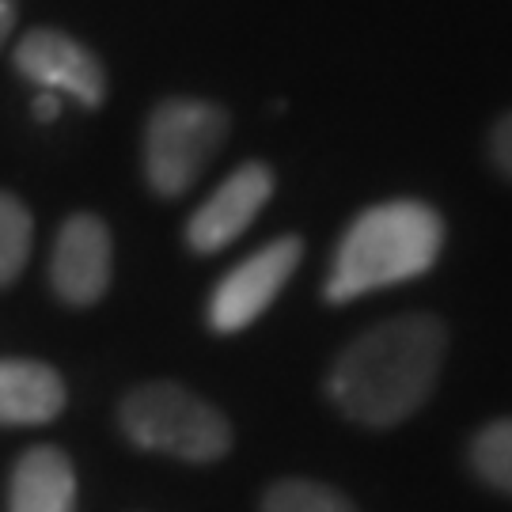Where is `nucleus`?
Here are the masks:
<instances>
[{"instance_id":"11","label":"nucleus","mask_w":512,"mask_h":512,"mask_svg":"<svg viewBox=\"0 0 512 512\" xmlns=\"http://www.w3.org/2000/svg\"><path fill=\"white\" fill-rule=\"evenodd\" d=\"M31 239H35V224H31L27 205L19 202L16 194L0 190V289L12 285L19 270L27 266Z\"/></svg>"},{"instance_id":"13","label":"nucleus","mask_w":512,"mask_h":512,"mask_svg":"<svg viewBox=\"0 0 512 512\" xmlns=\"http://www.w3.org/2000/svg\"><path fill=\"white\" fill-rule=\"evenodd\" d=\"M262 512H357L346 494L330 490L323 482L308 478H285L274 482L262 497Z\"/></svg>"},{"instance_id":"10","label":"nucleus","mask_w":512,"mask_h":512,"mask_svg":"<svg viewBox=\"0 0 512 512\" xmlns=\"http://www.w3.org/2000/svg\"><path fill=\"white\" fill-rule=\"evenodd\" d=\"M65 410V384L42 361H0V425H46Z\"/></svg>"},{"instance_id":"12","label":"nucleus","mask_w":512,"mask_h":512,"mask_svg":"<svg viewBox=\"0 0 512 512\" xmlns=\"http://www.w3.org/2000/svg\"><path fill=\"white\" fill-rule=\"evenodd\" d=\"M471 467L475 475L501 494H512V418L490 421L471 440Z\"/></svg>"},{"instance_id":"14","label":"nucleus","mask_w":512,"mask_h":512,"mask_svg":"<svg viewBox=\"0 0 512 512\" xmlns=\"http://www.w3.org/2000/svg\"><path fill=\"white\" fill-rule=\"evenodd\" d=\"M490 152H494V164L512 179V110L501 118L490 133Z\"/></svg>"},{"instance_id":"15","label":"nucleus","mask_w":512,"mask_h":512,"mask_svg":"<svg viewBox=\"0 0 512 512\" xmlns=\"http://www.w3.org/2000/svg\"><path fill=\"white\" fill-rule=\"evenodd\" d=\"M57 114H61V99H57V92H42L35 99V118L38 122H54Z\"/></svg>"},{"instance_id":"6","label":"nucleus","mask_w":512,"mask_h":512,"mask_svg":"<svg viewBox=\"0 0 512 512\" xmlns=\"http://www.w3.org/2000/svg\"><path fill=\"white\" fill-rule=\"evenodd\" d=\"M16 69L27 80H35L42 92L73 95L84 107H99L107 95V73L99 57L65 31H27L16 46Z\"/></svg>"},{"instance_id":"4","label":"nucleus","mask_w":512,"mask_h":512,"mask_svg":"<svg viewBox=\"0 0 512 512\" xmlns=\"http://www.w3.org/2000/svg\"><path fill=\"white\" fill-rule=\"evenodd\" d=\"M228 137V114L205 99H164L145 126V179L160 198H179L202 179Z\"/></svg>"},{"instance_id":"8","label":"nucleus","mask_w":512,"mask_h":512,"mask_svg":"<svg viewBox=\"0 0 512 512\" xmlns=\"http://www.w3.org/2000/svg\"><path fill=\"white\" fill-rule=\"evenodd\" d=\"M110 266H114V251H110L107 224L92 213H76L65 220L50 258L54 293L73 308H88L107 293Z\"/></svg>"},{"instance_id":"1","label":"nucleus","mask_w":512,"mask_h":512,"mask_svg":"<svg viewBox=\"0 0 512 512\" xmlns=\"http://www.w3.org/2000/svg\"><path fill=\"white\" fill-rule=\"evenodd\" d=\"M444 349L448 330L437 315H395L342 349L327 376L330 399L346 418L368 429L399 425L429 399Z\"/></svg>"},{"instance_id":"9","label":"nucleus","mask_w":512,"mask_h":512,"mask_svg":"<svg viewBox=\"0 0 512 512\" xmlns=\"http://www.w3.org/2000/svg\"><path fill=\"white\" fill-rule=\"evenodd\" d=\"M8 512H76V471L61 448H31L12 471Z\"/></svg>"},{"instance_id":"7","label":"nucleus","mask_w":512,"mask_h":512,"mask_svg":"<svg viewBox=\"0 0 512 512\" xmlns=\"http://www.w3.org/2000/svg\"><path fill=\"white\" fill-rule=\"evenodd\" d=\"M274 194V171L266 164H251L236 167L224 183L205 198L194 217L186 224V243L198 251V255H217L228 243H236L251 220L262 213V205L270 202Z\"/></svg>"},{"instance_id":"16","label":"nucleus","mask_w":512,"mask_h":512,"mask_svg":"<svg viewBox=\"0 0 512 512\" xmlns=\"http://www.w3.org/2000/svg\"><path fill=\"white\" fill-rule=\"evenodd\" d=\"M12 27H16V4L0 0V46H4V38L12 35Z\"/></svg>"},{"instance_id":"2","label":"nucleus","mask_w":512,"mask_h":512,"mask_svg":"<svg viewBox=\"0 0 512 512\" xmlns=\"http://www.w3.org/2000/svg\"><path fill=\"white\" fill-rule=\"evenodd\" d=\"M444 247V220L425 202H384L346 228L327 277V300L346 304L421 277Z\"/></svg>"},{"instance_id":"5","label":"nucleus","mask_w":512,"mask_h":512,"mask_svg":"<svg viewBox=\"0 0 512 512\" xmlns=\"http://www.w3.org/2000/svg\"><path fill=\"white\" fill-rule=\"evenodd\" d=\"M300 258H304V243L296 236H281L243 258L236 270L220 277V285L209 296V327L217 334H236L251 327L289 285Z\"/></svg>"},{"instance_id":"3","label":"nucleus","mask_w":512,"mask_h":512,"mask_svg":"<svg viewBox=\"0 0 512 512\" xmlns=\"http://www.w3.org/2000/svg\"><path fill=\"white\" fill-rule=\"evenodd\" d=\"M122 429L137 448L186 463H213L232 448V425L213 403L179 384H145L122 403Z\"/></svg>"}]
</instances>
